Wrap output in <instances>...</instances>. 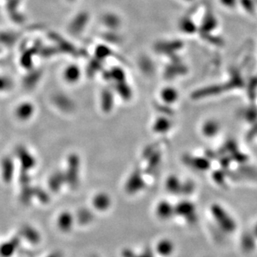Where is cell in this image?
Masks as SVG:
<instances>
[{"label": "cell", "instance_id": "6da1fadb", "mask_svg": "<svg viewBox=\"0 0 257 257\" xmlns=\"http://www.w3.org/2000/svg\"><path fill=\"white\" fill-rule=\"evenodd\" d=\"M20 246V238L14 236L0 245V257H12Z\"/></svg>", "mask_w": 257, "mask_h": 257}, {"label": "cell", "instance_id": "7a4b0ae2", "mask_svg": "<svg viewBox=\"0 0 257 257\" xmlns=\"http://www.w3.org/2000/svg\"><path fill=\"white\" fill-rule=\"evenodd\" d=\"M175 251V246L172 240L168 239L159 240L155 246V252L161 257H171Z\"/></svg>", "mask_w": 257, "mask_h": 257}, {"label": "cell", "instance_id": "3957f363", "mask_svg": "<svg viewBox=\"0 0 257 257\" xmlns=\"http://www.w3.org/2000/svg\"><path fill=\"white\" fill-rule=\"evenodd\" d=\"M21 236L24 238L28 243L32 245H38L41 241V235L36 229L30 226H24L20 232Z\"/></svg>", "mask_w": 257, "mask_h": 257}, {"label": "cell", "instance_id": "277c9868", "mask_svg": "<svg viewBox=\"0 0 257 257\" xmlns=\"http://www.w3.org/2000/svg\"><path fill=\"white\" fill-rule=\"evenodd\" d=\"M74 226V219L68 213H62L58 220V227L63 233H68Z\"/></svg>", "mask_w": 257, "mask_h": 257}, {"label": "cell", "instance_id": "5b68a950", "mask_svg": "<svg viewBox=\"0 0 257 257\" xmlns=\"http://www.w3.org/2000/svg\"><path fill=\"white\" fill-rule=\"evenodd\" d=\"M109 203L108 200H106L104 197H99L95 200V206H96L98 210H105L108 207Z\"/></svg>", "mask_w": 257, "mask_h": 257}, {"label": "cell", "instance_id": "8992f818", "mask_svg": "<svg viewBox=\"0 0 257 257\" xmlns=\"http://www.w3.org/2000/svg\"><path fill=\"white\" fill-rule=\"evenodd\" d=\"M91 220H92V216L86 212H82L79 216V221L82 226L88 225L91 222Z\"/></svg>", "mask_w": 257, "mask_h": 257}, {"label": "cell", "instance_id": "52a82bcc", "mask_svg": "<svg viewBox=\"0 0 257 257\" xmlns=\"http://www.w3.org/2000/svg\"><path fill=\"white\" fill-rule=\"evenodd\" d=\"M47 257H62V254L59 252H53L52 254L49 255Z\"/></svg>", "mask_w": 257, "mask_h": 257}, {"label": "cell", "instance_id": "ba28073f", "mask_svg": "<svg viewBox=\"0 0 257 257\" xmlns=\"http://www.w3.org/2000/svg\"></svg>", "mask_w": 257, "mask_h": 257}]
</instances>
